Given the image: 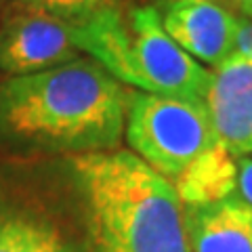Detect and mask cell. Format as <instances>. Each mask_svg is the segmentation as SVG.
I'll return each instance as SVG.
<instances>
[{
	"mask_svg": "<svg viewBox=\"0 0 252 252\" xmlns=\"http://www.w3.org/2000/svg\"><path fill=\"white\" fill-rule=\"evenodd\" d=\"M162 28L189 57L208 69L235 53L240 17L219 0H158Z\"/></svg>",
	"mask_w": 252,
	"mask_h": 252,
	"instance_id": "cell-7",
	"label": "cell"
},
{
	"mask_svg": "<svg viewBox=\"0 0 252 252\" xmlns=\"http://www.w3.org/2000/svg\"><path fill=\"white\" fill-rule=\"evenodd\" d=\"M223 6H227L231 13L235 11L238 17L252 19V0H219Z\"/></svg>",
	"mask_w": 252,
	"mask_h": 252,
	"instance_id": "cell-14",
	"label": "cell"
},
{
	"mask_svg": "<svg viewBox=\"0 0 252 252\" xmlns=\"http://www.w3.org/2000/svg\"><path fill=\"white\" fill-rule=\"evenodd\" d=\"M13 2L53 15L65 23H76L122 0H13Z\"/></svg>",
	"mask_w": 252,
	"mask_h": 252,
	"instance_id": "cell-11",
	"label": "cell"
},
{
	"mask_svg": "<svg viewBox=\"0 0 252 252\" xmlns=\"http://www.w3.org/2000/svg\"><path fill=\"white\" fill-rule=\"evenodd\" d=\"M124 139L130 152L175 183L219 139L202 101L128 89Z\"/></svg>",
	"mask_w": 252,
	"mask_h": 252,
	"instance_id": "cell-5",
	"label": "cell"
},
{
	"mask_svg": "<svg viewBox=\"0 0 252 252\" xmlns=\"http://www.w3.org/2000/svg\"><path fill=\"white\" fill-rule=\"evenodd\" d=\"M0 252H94L59 160L0 154Z\"/></svg>",
	"mask_w": 252,
	"mask_h": 252,
	"instance_id": "cell-4",
	"label": "cell"
},
{
	"mask_svg": "<svg viewBox=\"0 0 252 252\" xmlns=\"http://www.w3.org/2000/svg\"><path fill=\"white\" fill-rule=\"evenodd\" d=\"M2 4H4V0H0V6H2Z\"/></svg>",
	"mask_w": 252,
	"mask_h": 252,
	"instance_id": "cell-15",
	"label": "cell"
},
{
	"mask_svg": "<svg viewBox=\"0 0 252 252\" xmlns=\"http://www.w3.org/2000/svg\"><path fill=\"white\" fill-rule=\"evenodd\" d=\"M156 2H158V0H156Z\"/></svg>",
	"mask_w": 252,
	"mask_h": 252,
	"instance_id": "cell-16",
	"label": "cell"
},
{
	"mask_svg": "<svg viewBox=\"0 0 252 252\" xmlns=\"http://www.w3.org/2000/svg\"><path fill=\"white\" fill-rule=\"evenodd\" d=\"M59 160L94 252H191L175 187L130 149Z\"/></svg>",
	"mask_w": 252,
	"mask_h": 252,
	"instance_id": "cell-2",
	"label": "cell"
},
{
	"mask_svg": "<svg viewBox=\"0 0 252 252\" xmlns=\"http://www.w3.org/2000/svg\"><path fill=\"white\" fill-rule=\"evenodd\" d=\"M235 164H238V187H235V193L252 208V156H240Z\"/></svg>",
	"mask_w": 252,
	"mask_h": 252,
	"instance_id": "cell-12",
	"label": "cell"
},
{
	"mask_svg": "<svg viewBox=\"0 0 252 252\" xmlns=\"http://www.w3.org/2000/svg\"><path fill=\"white\" fill-rule=\"evenodd\" d=\"M69 26L80 53L124 86L204 103L212 72L166 34L154 2H116Z\"/></svg>",
	"mask_w": 252,
	"mask_h": 252,
	"instance_id": "cell-3",
	"label": "cell"
},
{
	"mask_svg": "<svg viewBox=\"0 0 252 252\" xmlns=\"http://www.w3.org/2000/svg\"><path fill=\"white\" fill-rule=\"evenodd\" d=\"M212 80L204 99L212 130L235 158L252 156V61L233 53L210 69Z\"/></svg>",
	"mask_w": 252,
	"mask_h": 252,
	"instance_id": "cell-8",
	"label": "cell"
},
{
	"mask_svg": "<svg viewBox=\"0 0 252 252\" xmlns=\"http://www.w3.org/2000/svg\"><path fill=\"white\" fill-rule=\"evenodd\" d=\"M191 252H252V208L238 193L215 204L183 206Z\"/></svg>",
	"mask_w": 252,
	"mask_h": 252,
	"instance_id": "cell-9",
	"label": "cell"
},
{
	"mask_svg": "<svg viewBox=\"0 0 252 252\" xmlns=\"http://www.w3.org/2000/svg\"><path fill=\"white\" fill-rule=\"evenodd\" d=\"M233 154L215 143L198 160H193L172 183L183 206H204L235 195L238 164Z\"/></svg>",
	"mask_w": 252,
	"mask_h": 252,
	"instance_id": "cell-10",
	"label": "cell"
},
{
	"mask_svg": "<svg viewBox=\"0 0 252 252\" xmlns=\"http://www.w3.org/2000/svg\"><path fill=\"white\" fill-rule=\"evenodd\" d=\"M128 86L78 57L0 82V154L57 160L120 149Z\"/></svg>",
	"mask_w": 252,
	"mask_h": 252,
	"instance_id": "cell-1",
	"label": "cell"
},
{
	"mask_svg": "<svg viewBox=\"0 0 252 252\" xmlns=\"http://www.w3.org/2000/svg\"><path fill=\"white\" fill-rule=\"evenodd\" d=\"M82 57L72 26L53 15L11 2L0 13V74L28 76Z\"/></svg>",
	"mask_w": 252,
	"mask_h": 252,
	"instance_id": "cell-6",
	"label": "cell"
},
{
	"mask_svg": "<svg viewBox=\"0 0 252 252\" xmlns=\"http://www.w3.org/2000/svg\"><path fill=\"white\" fill-rule=\"evenodd\" d=\"M235 53H240L242 57L252 61V19L240 17L238 23V40H235Z\"/></svg>",
	"mask_w": 252,
	"mask_h": 252,
	"instance_id": "cell-13",
	"label": "cell"
}]
</instances>
